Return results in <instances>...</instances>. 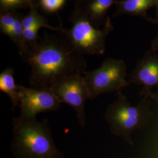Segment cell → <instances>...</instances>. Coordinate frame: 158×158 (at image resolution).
<instances>
[{"label":"cell","mask_w":158,"mask_h":158,"mask_svg":"<svg viewBox=\"0 0 158 158\" xmlns=\"http://www.w3.org/2000/svg\"><path fill=\"white\" fill-rule=\"evenodd\" d=\"M147 20L150 21L151 23H156L158 25V17L156 19L148 18ZM151 49L155 51V52H158V32L157 35L156 36V37L152 41Z\"/></svg>","instance_id":"18"},{"label":"cell","mask_w":158,"mask_h":158,"mask_svg":"<svg viewBox=\"0 0 158 158\" xmlns=\"http://www.w3.org/2000/svg\"><path fill=\"white\" fill-rule=\"evenodd\" d=\"M127 66L121 59L107 58L99 68L83 73L89 100H94L104 93L121 91L128 86Z\"/></svg>","instance_id":"5"},{"label":"cell","mask_w":158,"mask_h":158,"mask_svg":"<svg viewBox=\"0 0 158 158\" xmlns=\"http://www.w3.org/2000/svg\"><path fill=\"white\" fill-rule=\"evenodd\" d=\"M18 13L16 11L0 12V31L7 35L16 21Z\"/></svg>","instance_id":"15"},{"label":"cell","mask_w":158,"mask_h":158,"mask_svg":"<svg viewBox=\"0 0 158 158\" xmlns=\"http://www.w3.org/2000/svg\"><path fill=\"white\" fill-rule=\"evenodd\" d=\"M117 0H88L76 5L74 10L87 17L96 27L104 26L107 21L108 11Z\"/></svg>","instance_id":"9"},{"label":"cell","mask_w":158,"mask_h":158,"mask_svg":"<svg viewBox=\"0 0 158 158\" xmlns=\"http://www.w3.org/2000/svg\"><path fill=\"white\" fill-rule=\"evenodd\" d=\"M39 6L36 2L32 4L29 7V12L26 16L23 18V29H28L35 25H39L42 28L49 29L52 31H55L63 32L65 29L61 27H55L51 25L45 18L40 15L38 12Z\"/></svg>","instance_id":"12"},{"label":"cell","mask_w":158,"mask_h":158,"mask_svg":"<svg viewBox=\"0 0 158 158\" xmlns=\"http://www.w3.org/2000/svg\"><path fill=\"white\" fill-rule=\"evenodd\" d=\"M21 57L31 68L30 87L38 89H51L68 77L83 74L87 68L84 56L73 49L63 36L44 34Z\"/></svg>","instance_id":"1"},{"label":"cell","mask_w":158,"mask_h":158,"mask_svg":"<svg viewBox=\"0 0 158 158\" xmlns=\"http://www.w3.org/2000/svg\"><path fill=\"white\" fill-rule=\"evenodd\" d=\"M156 8H157V14H158V2H157V4H156Z\"/></svg>","instance_id":"21"},{"label":"cell","mask_w":158,"mask_h":158,"mask_svg":"<svg viewBox=\"0 0 158 158\" xmlns=\"http://www.w3.org/2000/svg\"><path fill=\"white\" fill-rule=\"evenodd\" d=\"M40 28H42L40 26L35 25L30 28L23 29V37L28 49L35 45L38 41L40 38L38 36V32Z\"/></svg>","instance_id":"17"},{"label":"cell","mask_w":158,"mask_h":158,"mask_svg":"<svg viewBox=\"0 0 158 158\" xmlns=\"http://www.w3.org/2000/svg\"><path fill=\"white\" fill-rule=\"evenodd\" d=\"M23 15L18 13L16 21L14 23L11 29L7 35L12 41L17 46L18 53L21 56L28 51V47L25 44L23 37Z\"/></svg>","instance_id":"13"},{"label":"cell","mask_w":158,"mask_h":158,"mask_svg":"<svg viewBox=\"0 0 158 158\" xmlns=\"http://www.w3.org/2000/svg\"><path fill=\"white\" fill-rule=\"evenodd\" d=\"M70 20V28L61 33L73 49L83 56L102 55L105 53L107 38L114 29L110 17L101 29L76 10Z\"/></svg>","instance_id":"4"},{"label":"cell","mask_w":158,"mask_h":158,"mask_svg":"<svg viewBox=\"0 0 158 158\" xmlns=\"http://www.w3.org/2000/svg\"><path fill=\"white\" fill-rule=\"evenodd\" d=\"M147 97H149L152 100L155 101L158 105V92L153 93L152 91H151L148 94Z\"/></svg>","instance_id":"19"},{"label":"cell","mask_w":158,"mask_h":158,"mask_svg":"<svg viewBox=\"0 0 158 158\" xmlns=\"http://www.w3.org/2000/svg\"><path fill=\"white\" fill-rule=\"evenodd\" d=\"M37 0H0L1 12L16 11L17 10L30 7Z\"/></svg>","instance_id":"14"},{"label":"cell","mask_w":158,"mask_h":158,"mask_svg":"<svg viewBox=\"0 0 158 158\" xmlns=\"http://www.w3.org/2000/svg\"><path fill=\"white\" fill-rule=\"evenodd\" d=\"M20 116L25 118H36L40 113L56 111L61 102L50 89H38L18 85Z\"/></svg>","instance_id":"7"},{"label":"cell","mask_w":158,"mask_h":158,"mask_svg":"<svg viewBox=\"0 0 158 158\" xmlns=\"http://www.w3.org/2000/svg\"><path fill=\"white\" fill-rule=\"evenodd\" d=\"M0 90L9 97L13 108L19 107L18 85L15 81L13 68H6L0 74Z\"/></svg>","instance_id":"11"},{"label":"cell","mask_w":158,"mask_h":158,"mask_svg":"<svg viewBox=\"0 0 158 158\" xmlns=\"http://www.w3.org/2000/svg\"><path fill=\"white\" fill-rule=\"evenodd\" d=\"M50 89L61 104H68L73 109L79 124L84 127L86 124L85 104L89 97L83 74H75L65 78Z\"/></svg>","instance_id":"6"},{"label":"cell","mask_w":158,"mask_h":158,"mask_svg":"<svg viewBox=\"0 0 158 158\" xmlns=\"http://www.w3.org/2000/svg\"><path fill=\"white\" fill-rule=\"evenodd\" d=\"M158 0H117L115 15L127 14L148 19L147 11L156 6Z\"/></svg>","instance_id":"10"},{"label":"cell","mask_w":158,"mask_h":158,"mask_svg":"<svg viewBox=\"0 0 158 158\" xmlns=\"http://www.w3.org/2000/svg\"><path fill=\"white\" fill-rule=\"evenodd\" d=\"M128 81L129 85L134 84L141 86L142 97L148 96L153 88L158 90V52L151 49L146 52L137 63Z\"/></svg>","instance_id":"8"},{"label":"cell","mask_w":158,"mask_h":158,"mask_svg":"<svg viewBox=\"0 0 158 158\" xmlns=\"http://www.w3.org/2000/svg\"><path fill=\"white\" fill-rule=\"evenodd\" d=\"M66 0H37V3L43 11L53 13L58 11L64 6Z\"/></svg>","instance_id":"16"},{"label":"cell","mask_w":158,"mask_h":158,"mask_svg":"<svg viewBox=\"0 0 158 158\" xmlns=\"http://www.w3.org/2000/svg\"><path fill=\"white\" fill-rule=\"evenodd\" d=\"M74 1L76 2V5H79V4H82V3L88 1V0H74Z\"/></svg>","instance_id":"20"},{"label":"cell","mask_w":158,"mask_h":158,"mask_svg":"<svg viewBox=\"0 0 158 158\" xmlns=\"http://www.w3.org/2000/svg\"><path fill=\"white\" fill-rule=\"evenodd\" d=\"M116 94L115 100L108 106L104 119L113 135L133 145L132 134L143 128L152 117V100L148 97H142L138 103L134 105L122 91Z\"/></svg>","instance_id":"3"},{"label":"cell","mask_w":158,"mask_h":158,"mask_svg":"<svg viewBox=\"0 0 158 158\" xmlns=\"http://www.w3.org/2000/svg\"><path fill=\"white\" fill-rule=\"evenodd\" d=\"M11 151L16 158H64L55 143L47 119L12 118Z\"/></svg>","instance_id":"2"}]
</instances>
